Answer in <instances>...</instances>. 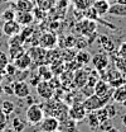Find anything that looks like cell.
Returning a JSON list of instances; mask_svg holds the SVG:
<instances>
[{"label":"cell","instance_id":"603a6c76","mask_svg":"<svg viewBox=\"0 0 126 132\" xmlns=\"http://www.w3.org/2000/svg\"><path fill=\"white\" fill-rule=\"evenodd\" d=\"M58 59H61V48L54 47V48H49L46 51V64L47 65L52 64L53 61Z\"/></svg>","mask_w":126,"mask_h":132},{"label":"cell","instance_id":"e575fe53","mask_svg":"<svg viewBox=\"0 0 126 132\" xmlns=\"http://www.w3.org/2000/svg\"><path fill=\"white\" fill-rule=\"evenodd\" d=\"M15 9H12V8H8L5 9L3 13H1V19L4 22H9V20H14L15 19Z\"/></svg>","mask_w":126,"mask_h":132},{"label":"cell","instance_id":"277c9868","mask_svg":"<svg viewBox=\"0 0 126 132\" xmlns=\"http://www.w3.org/2000/svg\"><path fill=\"white\" fill-rule=\"evenodd\" d=\"M86 116H87V111L83 107V103L75 100L73 104L68 108V117L75 119L76 122H81L83 119H86Z\"/></svg>","mask_w":126,"mask_h":132},{"label":"cell","instance_id":"db71d44e","mask_svg":"<svg viewBox=\"0 0 126 132\" xmlns=\"http://www.w3.org/2000/svg\"><path fill=\"white\" fill-rule=\"evenodd\" d=\"M122 105H124V107H125V108H126V100H125V102H124V103H122Z\"/></svg>","mask_w":126,"mask_h":132},{"label":"cell","instance_id":"d4e9b609","mask_svg":"<svg viewBox=\"0 0 126 132\" xmlns=\"http://www.w3.org/2000/svg\"><path fill=\"white\" fill-rule=\"evenodd\" d=\"M38 76L42 79V80H50L54 75L52 74V71H50V69H49V66H47V64H42V65L38 66Z\"/></svg>","mask_w":126,"mask_h":132},{"label":"cell","instance_id":"ba28073f","mask_svg":"<svg viewBox=\"0 0 126 132\" xmlns=\"http://www.w3.org/2000/svg\"><path fill=\"white\" fill-rule=\"evenodd\" d=\"M39 126H40V132H54L59 130V119L53 116H47L43 118Z\"/></svg>","mask_w":126,"mask_h":132},{"label":"cell","instance_id":"4dcf8cb0","mask_svg":"<svg viewBox=\"0 0 126 132\" xmlns=\"http://www.w3.org/2000/svg\"><path fill=\"white\" fill-rule=\"evenodd\" d=\"M86 119H87V125L90 126V128H98L100 126V121L97 118V116L94 112H88L87 116H86Z\"/></svg>","mask_w":126,"mask_h":132},{"label":"cell","instance_id":"1f68e13d","mask_svg":"<svg viewBox=\"0 0 126 132\" xmlns=\"http://www.w3.org/2000/svg\"><path fill=\"white\" fill-rule=\"evenodd\" d=\"M73 1V5L76 9H79V10H86L87 8L92 6L94 0H72Z\"/></svg>","mask_w":126,"mask_h":132},{"label":"cell","instance_id":"5bb4252c","mask_svg":"<svg viewBox=\"0 0 126 132\" xmlns=\"http://www.w3.org/2000/svg\"><path fill=\"white\" fill-rule=\"evenodd\" d=\"M15 20L22 27H28V26H30L32 23H33V20H34L33 12H19V10H16Z\"/></svg>","mask_w":126,"mask_h":132},{"label":"cell","instance_id":"b9f144b4","mask_svg":"<svg viewBox=\"0 0 126 132\" xmlns=\"http://www.w3.org/2000/svg\"><path fill=\"white\" fill-rule=\"evenodd\" d=\"M111 127H113V126H112V122H111V118L106 119V121H103V122H101V123H100V126H98V128H100V130H102L103 132L109 131Z\"/></svg>","mask_w":126,"mask_h":132},{"label":"cell","instance_id":"7c38bea8","mask_svg":"<svg viewBox=\"0 0 126 132\" xmlns=\"http://www.w3.org/2000/svg\"><path fill=\"white\" fill-rule=\"evenodd\" d=\"M3 33L8 37H12V36H15V34H19L20 31H22V26L16 22L15 19L14 20H9V22H4V26H3Z\"/></svg>","mask_w":126,"mask_h":132},{"label":"cell","instance_id":"9f6ffc18","mask_svg":"<svg viewBox=\"0 0 126 132\" xmlns=\"http://www.w3.org/2000/svg\"><path fill=\"white\" fill-rule=\"evenodd\" d=\"M124 78H125V80H126V72H125V74H124Z\"/></svg>","mask_w":126,"mask_h":132},{"label":"cell","instance_id":"d6986e66","mask_svg":"<svg viewBox=\"0 0 126 132\" xmlns=\"http://www.w3.org/2000/svg\"><path fill=\"white\" fill-rule=\"evenodd\" d=\"M112 100L115 103H119V104H122L125 102L126 100V84L113 89V92H112Z\"/></svg>","mask_w":126,"mask_h":132},{"label":"cell","instance_id":"6da1fadb","mask_svg":"<svg viewBox=\"0 0 126 132\" xmlns=\"http://www.w3.org/2000/svg\"><path fill=\"white\" fill-rule=\"evenodd\" d=\"M43 111L48 113V116H53V117L58 118L59 121L68 118V107L62 102H54L52 99H48L44 104Z\"/></svg>","mask_w":126,"mask_h":132},{"label":"cell","instance_id":"74e56055","mask_svg":"<svg viewBox=\"0 0 126 132\" xmlns=\"http://www.w3.org/2000/svg\"><path fill=\"white\" fill-rule=\"evenodd\" d=\"M16 71H18V69H16V66L14 65V62H9L8 65H6V67L4 69V74L5 75H8V76H15Z\"/></svg>","mask_w":126,"mask_h":132},{"label":"cell","instance_id":"6f0895ef","mask_svg":"<svg viewBox=\"0 0 126 132\" xmlns=\"http://www.w3.org/2000/svg\"><path fill=\"white\" fill-rule=\"evenodd\" d=\"M54 132H62V131L61 130H57V131H54Z\"/></svg>","mask_w":126,"mask_h":132},{"label":"cell","instance_id":"f35d334b","mask_svg":"<svg viewBox=\"0 0 126 132\" xmlns=\"http://www.w3.org/2000/svg\"><path fill=\"white\" fill-rule=\"evenodd\" d=\"M94 113H96V116H97V118H98L100 123H101V122H103V121H106V119H109V114H107V111L105 109V107H102V108H100V109L94 111Z\"/></svg>","mask_w":126,"mask_h":132},{"label":"cell","instance_id":"11a10c76","mask_svg":"<svg viewBox=\"0 0 126 132\" xmlns=\"http://www.w3.org/2000/svg\"><path fill=\"white\" fill-rule=\"evenodd\" d=\"M3 1H15V0H3Z\"/></svg>","mask_w":126,"mask_h":132},{"label":"cell","instance_id":"cb8c5ba5","mask_svg":"<svg viewBox=\"0 0 126 132\" xmlns=\"http://www.w3.org/2000/svg\"><path fill=\"white\" fill-rule=\"evenodd\" d=\"M109 14L116 15V16H126V5H124V4H117V3L112 4V5H110Z\"/></svg>","mask_w":126,"mask_h":132},{"label":"cell","instance_id":"836d02e7","mask_svg":"<svg viewBox=\"0 0 126 132\" xmlns=\"http://www.w3.org/2000/svg\"><path fill=\"white\" fill-rule=\"evenodd\" d=\"M12 126H13V130L15 132H23L25 130V122L23 119H20L19 117H15L12 122Z\"/></svg>","mask_w":126,"mask_h":132},{"label":"cell","instance_id":"f6af8a7d","mask_svg":"<svg viewBox=\"0 0 126 132\" xmlns=\"http://www.w3.org/2000/svg\"><path fill=\"white\" fill-rule=\"evenodd\" d=\"M3 90H4V93H5V94H8V95H14V88H13V85L4 86V88H3Z\"/></svg>","mask_w":126,"mask_h":132},{"label":"cell","instance_id":"8fae6325","mask_svg":"<svg viewBox=\"0 0 126 132\" xmlns=\"http://www.w3.org/2000/svg\"><path fill=\"white\" fill-rule=\"evenodd\" d=\"M91 62L97 71H102L107 69V66L110 64V57L107 53H96L94 56H92Z\"/></svg>","mask_w":126,"mask_h":132},{"label":"cell","instance_id":"f5cc1de1","mask_svg":"<svg viewBox=\"0 0 126 132\" xmlns=\"http://www.w3.org/2000/svg\"><path fill=\"white\" fill-rule=\"evenodd\" d=\"M3 34H4V33H3V29H1V28H0V37H1V36H3Z\"/></svg>","mask_w":126,"mask_h":132},{"label":"cell","instance_id":"f1b7e54d","mask_svg":"<svg viewBox=\"0 0 126 132\" xmlns=\"http://www.w3.org/2000/svg\"><path fill=\"white\" fill-rule=\"evenodd\" d=\"M113 65H115V69L122 74L126 72V59L125 57H121V56H116L115 60H113Z\"/></svg>","mask_w":126,"mask_h":132},{"label":"cell","instance_id":"c3c4849f","mask_svg":"<svg viewBox=\"0 0 126 132\" xmlns=\"http://www.w3.org/2000/svg\"><path fill=\"white\" fill-rule=\"evenodd\" d=\"M4 76H5V74H4L3 71H0V84H1L3 80H4Z\"/></svg>","mask_w":126,"mask_h":132},{"label":"cell","instance_id":"60d3db41","mask_svg":"<svg viewBox=\"0 0 126 132\" xmlns=\"http://www.w3.org/2000/svg\"><path fill=\"white\" fill-rule=\"evenodd\" d=\"M105 109L107 111V114H109V118H113V117H116L117 114V109H116V107H115V104H106L105 105Z\"/></svg>","mask_w":126,"mask_h":132},{"label":"cell","instance_id":"484cf974","mask_svg":"<svg viewBox=\"0 0 126 132\" xmlns=\"http://www.w3.org/2000/svg\"><path fill=\"white\" fill-rule=\"evenodd\" d=\"M91 59H92V56L86 50H78L77 53H76V60L82 66H85V65H87L88 62H91Z\"/></svg>","mask_w":126,"mask_h":132},{"label":"cell","instance_id":"ee69618b","mask_svg":"<svg viewBox=\"0 0 126 132\" xmlns=\"http://www.w3.org/2000/svg\"><path fill=\"white\" fill-rule=\"evenodd\" d=\"M117 55H119V56H121V57H125V59H126V41H125V42H122V43L120 45L119 51H117Z\"/></svg>","mask_w":126,"mask_h":132},{"label":"cell","instance_id":"680465c9","mask_svg":"<svg viewBox=\"0 0 126 132\" xmlns=\"http://www.w3.org/2000/svg\"><path fill=\"white\" fill-rule=\"evenodd\" d=\"M0 132H1V131H0Z\"/></svg>","mask_w":126,"mask_h":132},{"label":"cell","instance_id":"8d00e7d4","mask_svg":"<svg viewBox=\"0 0 126 132\" xmlns=\"http://www.w3.org/2000/svg\"><path fill=\"white\" fill-rule=\"evenodd\" d=\"M23 43H24V39L20 36V33L15 34V36H12L10 39H9V42H8L9 46H19V45H23Z\"/></svg>","mask_w":126,"mask_h":132},{"label":"cell","instance_id":"7402d4cb","mask_svg":"<svg viewBox=\"0 0 126 132\" xmlns=\"http://www.w3.org/2000/svg\"><path fill=\"white\" fill-rule=\"evenodd\" d=\"M34 3H35L37 8H39L44 12H50L57 5V0H35Z\"/></svg>","mask_w":126,"mask_h":132},{"label":"cell","instance_id":"e0dca14e","mask_svg":"<svg viewBox=\"0 0 126 132\" xmlns=\"http://www.w3.org/2000/svg\"><path fill=\"white\" fill-rule=\"evenodd\" d=\"M110 3L109 0H94L92 6L94 8V10L97 12V14L100 16H103L106 14H109V9H110Z\"/></svg>","mask_w":126,"mask_h":132},{"label":"cell","instance_id":"30bf717a","mask_svg":"<svg viewBox=\"0 0 126 132\" xmlns=\"http://www.w3.org/2000/svg\"><path fill=\"white\" fill-rule=\"evenodd\" d=\"M13 88H14V95L19 99H24L28 95H30V86L24 80H16L13 84Z\"/></svg>","mask_w":126,"mask_h":132},{"label":"cell","instance_id":"f907efd6","mask_svg":"<svg viewBox=\"0 0 126 132\" xmlns=\"http://www.w3.org/2000/svg\"><path fill=\"white\" fill-rule=\"evenodd\" d=\"M121 121H122V125H124V126L126 127V114L122 116V119H121Z\"/></svg>","mask_w":126,"mask_h":132},{"label":"cell","instance_id":"ab89813d","mask_svg":"<svg viewBox=\"0 0 126 132\" xmlns=\"http://www.w3.org/2000/svg\"><path fill=\"white\" fill-rule=\"evenodd\" d=\"M79 90H81V94H82V95H85L86 98H87V97H90V95H92V94H94L93 88H92V86H90V85H87V84H86V85H83Z\"/></svg>","mask_w":126,"mask_h":132},{"label":"cell","instance_id":"7a4b0ae2","mask_svg":"<svg viewBox=\"0 0 126 132\" xmlns=\"http://www.w3.org/2000/svg\"><path fill=\"white\" fill-rule=\"evenodd\" d=\"M44 118V111L40 105L38 104H30L25 112V119L32 126L39 125Z\"/></svg>","mask_w":126,"mask_h":132},{"label":"cell","instance_id":"2e32d148","mask_svg":"<svg viewBox=\"0 0 126 132\" xmlns=\"http://www.w3.org/2000/svg\"><path fill=\"white\" fill-rule=\"evenodd\" d=\"M13 62H14V65L16 66L18 70H28V69L30 67V65L33 64L30 56H29L27 52L23 53L22 56H19L18 59H15Z\"/></svg>","mask_w":126,"mask_h":132},{"label":"cell","instance_id":"681fc988","mask_svg":"<svg viewBox=\"0 0 126 132\" xmlns=\"http://www.w3.org/2000/svg\"><path fill=\"white\" fill-rule=\"evenodd\" d=\"M115 3H117V4H124V5H126V0H115Z\"/></svg>","mask_w":126,"mask_h":132},{"label":"cell","instance_id":"4fadbf2b","mask_svg":"<svg viewBox=\"0 0 126 132\" xmlns=\"http://www.w3.org/2000/svg\"><path fill=\"white\" fill-rule=\"evenodd\" d=\"M88 74L90 72L83 70L82 67L78 69V70H76L73 72V86L81 89L83 85H86L87 84V79H88Z\"/></svg>","mask_w":126,"mask_h":132},{"label":"cell","instance_id":"d6a6232c","mask_svg":"<svg viewBox=\"0 0 126 132\" xmlns=\"http://www.w3.org/2000/svg\"><path fill=\"white\" fill-rule=\"evenodd\" d=\"M98 14H97V12L94 10L93 6H90V8H87L86 10H83V18H86V19H90V20H98Z\"/></svg>","mask_w":126,"mask_h":132},{"label":"cell","instance_id":"ffe728a7","mask_svg":"<svg viewBox=\"0 0 126 132\" xmlns=\"http://www.w3.org/2000/svg\"><path fill=\"white\" fill-rule=\"evenodd\" d=\"M35 3L33 0H15V10L19 12H33Z\"/></svg>","mask_w":126,"mask_h":132},{"label":"cell","instance_id":"5b68a950","mask_svg":"<svg viewBox=\"0 0 126 132\" xmlns=\"http://www.w3.org/2000/svg\"><path fill=\"white\" fill-rule=\"evenodd\" d=\"M38 45L46 50L54 48L58 46V37L54 32H44L39 36Z\"/></svg>","mask_w":126,"mask_h":132},{"label":"cell","instance_id":"d590c367","mask_svg":"<svg viewBox=\"0 0 126 132\" xmlns=\"http://www.w3.org/2000/svg\"><path fill=\"white\" fill-rule=\"evenodd\" d=\"M9 62H10L9 56H8L4 51L0 50V71H4V69L6 67V65H8Z\"/></svg>","mask_w":126,"mask_h":132},{"label":"cell","instance_id":"f546056e","mask_svg":"<svg viewBox=\"0 0 126 132\" xmlns=\"http://www.w3.org/2000/svg\"><path fill=\"white\" fill-rule=\"evenodd\" d=\"M1 109H3V112L5 113V116L8 117V116H10L14 111H15V104L12 102V100H3L1 102Z\"/></svg>","mask_w":126,"mask_h":132},{"label":"cell","instance_id":"bcb514c9","mask_svg":"<svg viewBox=\"0 0 126 132\" xmlns=\"http://www.w3.org/2000/svg\"><path fill=\"white\" fill-rule=\"evenodd\" d=\"M40 80H42V79L37 75V78H32V79H30V85H32V86H37V85L39 84V81H40Z\"/></svg>","mask_w":126,"mask_h":132},{"label":"cell","instance_id":"9c48e42d","mask_svg":"<svg viewBox=\"0 0 126 132\" xmlns=\"http://www.w3.org/2000/svg\"><path fill=\"white\" fill-rule=\"evenodd\" d=\"M37 88V93H38V95L42 99H44V100H48V99H52L54 97V89L50 86V84L46 80H40L39 84L35 86Z\"/></svg>","mask_w":126,"mask_h":132},{"label":"cell","instance_id":"52a82bcc","mask_svg":"<svg viewBox=\"0 0 126 132\" xmlns=\"http://www.w3.org/2000/svg\"><path fill=\"white\" fill-rule=\"evenodd\" d=\"M46 51L47 50L40 47L38 45V46H32L27 53L30 56L32 61L35 62L37 65L39 66V65H42V64H46Z\"/></svg>","mask_w":126,"mask_h":132},{"label":"cell","instance_id":"3957f363","mask_svg":"<svg viewBox=\"0 0 126 132\" xmlns=\"http://www.w3.org/2000/svg\"><path fill=\"white\" fill-rule=\"evenodd\" d=\"M107 102H109V99L103 98V97H100L97 94H92V95L87 97V98L85 99V102H82V103H83L85 109L88 113V112H94V111L105 107L107 104Z\"/></svg>","mask_w":126,"mask_h":132},{"label":"cell","instance_id":"83f0119b","mask_svg":"<svg viewBox=\"0 0 126 132\" xmlns=\"http://www.w3.org/2000/svg\"><path fill=\"white\" fill-rule=\"evenodd\" d=\"M76 53H77V51L75 48H69V47L61 48V59L64 62H69L76 59Z\"/></svg>","mask_w":126,"mask_h":132},{"label":"cell","instance_id":"9a60e30c","mask_svg":"<svg viewBox=\"0 0 126 132\" xmlns=\"http://www.w3.org/2000/svg\"><path fill=\"white\" fill-rule=\"evenodd\" d=\"M98 43H100V47L105 52H107V53H112L115 51V47H116L115 42L106 34L98 36Z\"/></svg>","mask_w":126,"mask_h":132},{"label":"cell","instance_id":"7dc6e473","mask_svg":"<svg viewBox=\"0 0 126 132\" xmlns=\"http://www.w3.org/2000/svg\"><path fill=\"white\" fill-rule=\"evenodd\" d=\"M106 132H121V131H120L119 128H115V127H111L110 130H109V131H106Z\"/></svg>","mask_w":126,"mask_h":132},{"label":"cell","instance_id":"7bdbcfd3","mask_svg":"<svg viewBox=\"0 0 126 132\" xmlns=\"http://www.w3.org/2000/svg\"><path fill=\"white\" fill-rule=\"evenodd\" d=\"M6 126V116L3 112L1 107H0V131H3V128Z\"/></svg>","mask_w":126,"mask_h":132},{"label":"cell","instance_id":"8992f818","mask_svg":"<svg viewBox=\"0 0 126 132\" xmlns=\"http://www.w3.org/2000/svg\"><path fill=\"white\" fill-rule=\"evenodd\" d=\"M96 28H97L96 22L94 20H90V19H86V18H82L77 23V31L83 37H88V36L96 33Z\"/></svg>","mask_w":126,"mask_h":132},{"label":"cell","instance_id":"ac0fdd59","mask_svg":"<svg viewBox=\"0 0 126 132\" xmlns=\"http://www.w3.org/2000/svg\"><path fill=\"white\" fill-rule=\"evenodd\" d=\"M59 130L62 132H77V122L68 117L63 121H59Z\"/></svg>","mask_w":126,"mask_h":132},{"label":"cell","instance_id":"44dd1931","mask_svg":"<svg viewBox=\"0 0 126 132\" xmlns=\"http://www.w3.org/2000/svg\"><path fill=\"white\" fill-rule=\"evenodd\" d=\"M49 69H50V71L54 76H59L61 74H63L66 71V62L62 59H58V60L53 61L52 64H49Z\"/></svg>","mask_w":126,"mask_h":132},{"label":"cell","instance_id":"4316f807","mask_svg":"<svg viewBox=\"0 0 126 132\" xmlns=\"http://www.w3.org/2000/svg\"><path fill=\"white\" fill-rule=\"evenodd\" d=\"M23 53H25V48L23 47V45L19 46H9V59L10 61H14L19 56H22Z\"/></svg>","mask_w":126,"mask_h":132},{"label":"cell","instance_id":"816d5d0a","mask_svg":"<svg viewBox=\"0 0 126 132\" xmlns=\"http://www.w3.org/2000/svg\"><path fill=\"white\" fill-rule=\"evenodd\" d=\"M4 93V90H3V86H1V84H0V95Z\"/></svg>","mask_w":126,"mask_h":132}]
</instances>
